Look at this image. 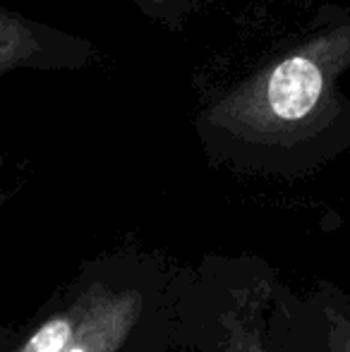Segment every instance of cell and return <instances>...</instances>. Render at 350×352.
Listing matches in <instances>:
<instances>
[{"mask_svg":"<svg viewBox=\"0 0 350 352\" xmlns=\"http://www.w3.org/2000/svg\"><path fill=\"white\" fill-rule=\"evenodd\" d=\"M324 58V43H312L303 51L290 53L288 58L271 65L262 79L233 94L216 108L228 111L230 118L248 116L252 122H303L312 116L327 91L329 63Z\"/></svg>","mask_w":350,"mask_h":352,"instance_id":"obj_1","label":"cell"},{"mask_svg":"<svg viewBox=\"0 0 350 352\" xmlns=\"http://www.w3.org/2000/svg\"><path fill=\"white\" fill-rule=\"evenodd\" d=\"M130 309L132 300H125L122 305H111L103 314L89 316L82 324V333L75 336L63 352H111L132 324Z\"/></svg>","mask_w":350,"mask_h":352,"instance_id":"obj_2","label":"cell"},{"mask_svg":"<svg viewBox=\"0 0 350 352\" xmlns=\"http://www.w3.org/2000/svg\"><path fill=\"white\" fill-rule=\"evenodd\" d=\"M77 326H80L77 309L53 316L27 340V345L19 352H63L77 336Z\"/></svg>","mask_w":350,"mask_h":352,"instance_id":"obj_3","label":"cell"},{"mask_svg":"<svg viewBox=\"0 0 350 352\" xmlns=\"http://www.w3.org/2000/svg\"><path fill=\"white\" fill-rule=\"evenodd\" d=\"M142 3H156V5H180V3H209V0H142Z\"/></svg>","mask_w":350,"mask_h":352,"instance_id":"obj_4","label":"cell"}]
</instances>
